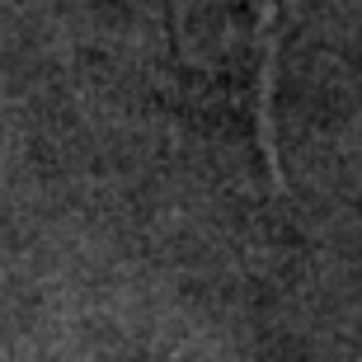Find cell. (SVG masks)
<instances>
[{"label":"cell","instance_id":"cell-1","mask_svg":"<svg viewBox=\"0 0 362 362\" xmlns=\"http://www.w3.org/2000/svg\"><path fill=\"white\" fill-rule=\"evenodd\" d=\"M301 0H170L175 47L193 71L235 94L269 127L273 62L292 33Z\"/></svg>","mask_w":362,"mask_h":362}]
</instances>
